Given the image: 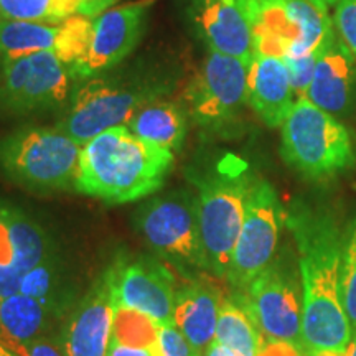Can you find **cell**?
I'll list each match as a JSON object with an SVG mask.
<instances>
[{
	"label": "cell",
	"mask_w": 356,
	"mask_h": 356,
	"mask_svg": "<svg viewBox=\"0 0 356 356\" xmlns=\"http://www.w3.org/2000/svg\"><path fill=\"white\" fill-rule=\"evenodd\" d=\"M10 348L19 356H66L63 345L51 340L47 335L29 341V343L10 346Z\"/></svg>",
	"instance_id": "32"
},
{
	"label": "cell",
	"mask_w": 356,
	"mask_h": 356,
	"mask_svg": "<svg viewBox=\"0 0 356 356\" xmlns=\"http://www.w3.org/2000/svg\"><path fill=\"white\" fill-rule=\"evenodd\" d=\"M307 356H346V350H337V348H322L305 353Z\"/></svg>",
	"instance_id": "37"
},
{
	"label": "cell",
	"mask_w": 356,
	"mask_h": 356,
	"mask_svg": "<svg viewBox=\"0 0 356 356\" xmlns=\"http://www.w3.org/2000/svg\"><path fill=\"white\" fill-rule=\"evenodd\" d=\"M256 356H305V351L286 340H264Z\"/></svg>",
	"instance_id": "33"
},
{
	"label": "cell",
	"mask_w": 356,
	"mask_h": 356,
	"mask_svg": "<svg viewBox=\"0 0 356 356\" xmlns=\"http://www.w3.org/2000/svg\"><path fill=\"white\" fill-rule=\"evenodd\" d=\"M137 228L163 259L210 273L200 236L197 198L185 190L145 202L137 211Z\"/></svg>",
	"instance_id": "11"
},
{
	"label": "cell",
	"mask_w": 356,
	"mask_h": 356,
	"mask_svg": "<svg viewBox=\"0 0 356 356\" xmlns=\"http://www.w3.org/2000/svg\"><path fill=\"white\" fill-rule=\"evenodd\" d=\"M305 356H307V355H305Z\"/></svg>",
	"instance_id": "41"
},
{
	"label": "cell",
	"mask_w": 356,
	"mask_h": 356,
	"mask_svg": "<svg viewBox=\"0 0 356 356\" xmlns=\"http://www.w3.org/2000/svg\"><path fill=\"white\" fill-rule=\"evenodd\" d=\"M78 84L55 53H35L0 65V118L61 108Z\"/></svg>",
	"instance_id": "10"
},
{
	"label": "cell",
	"mask_w": 356,
	"mask_h": 356,
	"mask_svg": "<svg viewBox=\"0 0 356 356\" xmlns=\"http://www.w3.org/2000/svg\"><path fill=\"white\" fill-rule=\"evenodd\" d=\"M341 296H343V307L353 338L356 337V216L351 218L345 226Z\"/></svg>",
	"instance_id": "27"
},
{
	"label": "cell",
	"mask_w": 356,
	"mask_h": 356,
	"mask_svg": "<svg viewBox=\"0 0 356 356\" xmlns=\"http://www.w3.org/2000/svg\"><path fill=\"white\" fill-rule=\"evenodd\" d=\"M168 81L142 76H92L79 83L55 126L79 145L109 129L127 126L147 102L165 97Z\"/></svg>",
	"instance_id": "4"
},
{
	"label": "cell",
	"mask_w": 356,
	"mask_h": 356,
	"mask_svg": "<svg viewBox=\"0 0 356 356\" xmlns=\"http://www.w3.org/2000/svg\"><path fill=\"white\" fill-rule=\"evenodd\" d=\"M0 356H19L15 353V351H13L10 346H7L6 343H2V341H0Z\"/></svg>",
	"instance_id": "39"
},
{
	"label": "cell",
	"mask_w": 356,
	"mask_h": 356,
	"mask_svg": "<svg viewBox=\"0 0 356 356\" xmlns=\"http://www.w3.org/2000/svg\"><path fill=\"white\" fill-rule=\"evenodd\" d=\"M127 129L149 144L175 152L184 145L188 132V113L184 104L159 97L137 111Z\"/></svg>",
	"instance_id": "21"
},
{
	"label": "cell",
	"mask_w": 356,
	"mask_h": 356,
	"mask_svg": "<svg viewBox=\"0 0 356 356\" xmlns=\"http://www.w3.org/2000/svg\"><path fill=\"white\" fill-rule=\"evenodd\" d=\"M109 270L115 304L139 310L162 325L173 322L177 289L165 267L150 261H137Z\"/></svg>",
	"instance_id": "16"
},
{
	"label": "cell",
	"mask_w": 356,
	"mask_h": 356,
	"mask_svg": "<svg viewBox=\"0 0 356 356\" xmlns=\"http://www.w3.org/2000/svg\"><path fill=\"white\" fill-rule=\"evenodd\" d=\"M81 149L56 126L20 127L0 137V173L32 191L74 190Z\"/></svg>",
	"instance_id": "6"
},
{
	"label": "cell",
	"mask_w": 356,
	"mask_h": 356,
	"mask_svg": "<svg viewBox=\"0 0 356 356\" xmlns=\"http://www.w3.org/2000/svg\"><path fill=\"white\" fill-rule=\"evenodd\" d=\"M155 0H136L109 8L92 19L89 48L71 68L78 84L118 66L136 50Z\"/></svg>",
	"instance_id": "13"
},
{
	"label": "cell",
	"mask_w": 356,
	"mask_h": 356,
	"mask_svg": "<svg viewBox=\"0 0 356 356\" xmlns=\"http://www.w3.org/2000/svg\"><path fill=\"white\" fill-rule=\"evenodd\" d=\"M115 2H118V0H79L78 15L95 19V17L101 15L102 12L113 8Z\"/></svg>",
	"instance_id": "34"
},
{
	"label": "cell",
	"mask_w": 356,
	"mask_h": 356,
	"mask_svg": "<svg viewBox=\"0 0 356 356\" xmlns=\"http://www.w3.org/2000/svg\"><path fill=\"white\" fill-rule=\"evenodd\" d=\"M297 96L284 58L254 53L249 63L248 104L267 127H280Z\"/></svg>",
	"instance_id": "18"
},
{
	"label": "cell",
	"mask_w": 356,
	"mask_h": 356,
	"mask_svg": "<svg viewBox=\"0 0 356 356\" xmlns=\"http://www.w3.org/2000/svg\"><path fill=\"white\" fill-rule=\"evenodd\" d=\"M323 51L325 50L309 53V55H302V56L286 58V60H284L289 68V73H291L292 88L297 97L305 96L307 89H309L312 83V78H314L315 68H317V63Z\"/></svg>",
	"instance_id": "31"
},
{
	"label": "cell",
	"mask_w": 356,
	"mask_h": 356,
	"mask_svg": "<svg viewBox=\"0 0 356 356\" xmlns=\"http://www.w3.org/2000/svg\"><path fill=\"white\" fill-rule=\"evenodd\" d=\"M236 293L266 340H286L304 350V292L299 262L292 252L275 256L243 292Z\"/></svg>",
	"instance_id": "8"
},
{
	"label": "cell",
	"mask_w": 356,
	"mask_h": 356,
	"mask_svg": "<svg viewBox=\"0 0 356 356\" xmlns=\"http://www.w3.org/2000/svg\"><path fill=\"white\" fill-rule=\"evenodd\" d=\"M356 60L335 35L320 56L305 99L332 115H343L353 106Z\"/></svg>",
	"instance_id": "19"
},
{
	"label": "cell",
	"mask_w": 356,
	"mask_h": 356,
	"mask_svg": "<svg viewBox=\"0 0 356 356\" xmlns=\"http://www.w3.org/2000/svg\"><path fill=\"white\" fill-rule=\"evenodd\" d=\"M332 20L338 38L356 60V0H338Z\"/></svg>",
	"instance_id": "30"
},
{
	"label": "cell",
	"mask_w": 356,
	"mask_h": 356,
	"mask_svg": "<svg viewBox=\"0 0 356 356\" xmlns=\"http://www.w3.org/2000/svg\"><path fill=\"white\" fill-rule=\"evenodd\" d=\"M78 8L79 0H0V20L60 24Z\"/></svg>",
	"instance_id": "26"
},
{
	"label": "cell",
	"mask_w": 356,
	"mask_h": 356,
	"mask_svg": "<svg viewBox=\"0 0 356 356\" xmlns=\"http://www.w3.org/2000/svg\"><path fill=\"white\" fill-rule=\"evenodd\" d=\"M113 275L108 270L79 302L65 328L66 356H106L114 317Z\"/></svg>",
	"instance_id": "17"
},
{
	"label": "cell",
	"mask_w": 356,
	"mask_h": 356,
	"mask_svg": "<svg viewBox=\"0 0 356 356\" xmlns=\"http://www.w3.org/2000/svg\"><path fill=\"white\" fill-rule=\"evenodd\" d=\"M286 225L296 243L304 292V351L346 350L351 328L341 296L345 228L332 208L305 200L291 204Z\"/></svg>",
	"instance_id": "1"
},
{
	"label": "cell",
	"mask_w": 356,
	"mask_h": 356,
	"mask_svg": "<svg viewBox=\"0 0 356 356\" xmlns=\"http://www.w3.org/2000/svg\"><path fill=\"white\" fill-rule=\"evenodd\" d=\"M280 155L292 170L314 181L332 180L356 165L348 129L305 97H297L280 126Z\"/></svg>",
	"instance_id": "5"
},
{
	"label": "cell",
	"mask_w": 356,
	"mask_h": 356,
	"mask_svg": "<svg viewBox=\"0 0 356 356\" xmlns=\"http://www.w3.org/2000/svg\"><path fill=\"white\" fill-rule=\"evenodd\" d=\"M175 155L139 139L127 126L99 134L83 145L74 190L109 204L132 203L162 188Z\"/></svg>",
	"instance_id": "2"
},
{
	"label": "cell",
	"mask_w": 356,
	"mask_h": 356,
	"mask_svg": "<svg viewBox=\"0 0 356 356\" xmlns=\"http://www.w3.org/2000/svg\"><path fill=\"white\" fill-rule=\"evenodd\" d=\"M203 356H234L231 351L226 348V346H222L218 343V341H213L210 345V348L204 351Z\"/></svg>",
	"instance_id": "36"
},
{
	"label": "cell",
	"mask_w": 356,
	"mask_h": 356,
	"mask_svg": "<svg viewBox=\"0 0 356 356\" xmlns=\"http://www.w3.org/2000/svg\"><path fill=\"white\" fill-rule=\"evenodd\" d=\"M56 273L50 261H43L42 264L33 267L32 270L24 274L20 282V292L33 297L42 304L55 309L56 305Z\"/></svg>",
	"instance_id": "28"
},
{
	"label": "cell",
	"mask_w": 356,
	"mask_h": 356,
	"mask_svg": "<svg viewBox=\"0 0 356 356\" xmlns=\"http://www.w3.org/2000/svg\"><path fill=\"white\" fill-rule=\"evenodd\" d=\"M309 2H312V3H315V6H318V7H322V8H325V10H328L330 12V8H333L338 3V0H309Z\"/></svg>",
	"instance_id": "38"
},
{
	"label": "cell",
	"mask_w": 356,
	"mask_h": 356,
	"mask_svg": "<svg viewBox=\"0 0 356 356\" xmlns=\"http://www.w3.org/2000/svg\"><path fill=\"white\" fill-rule=\"evenodd\" d=\"M284 225L286 210L277 191L269 181L256 175L226 275L231 291L243 292L274 261Z\"/></svg>",
	"instance_id": "12"
},
{
	"label": "cell",
	"mask_w": 356,
	"mask_h": 356,
	"mask_svg": "<svg viewBox=\"0 0 356 356\" xmlns=\"http://www.w3.org/2000/svg\"><path fill=\"white\" fill-rule=\"evenodd\" d=\"M106 356H157V353L152 350L147 348H134V346H127L118 341L111 340L108 355Z\"/></svg>",
	"instance_id": "35"
},
{
	"label": "cell",
	"mask_w": 356,
	"mask_h": 356,
	"mask_svg": "<svg viewBox=\"0 0 356 356\" xmlns=\"http://www.w3.org/2000/svg\"><path fill=\"white\" fill-rule=\"evenodd\" d=\"M160 327H162V323H159L149 315L131 309V307L115 304L111 340L134 346V348L152 350L157 353Z\"/></svg>",
	"instance_id": "25"
},
{
	"label": "cell",
	"mask_w": 356,
	"mask_h": 356,
	"mask_svg": "<svg viewBox=\"0 0 356 356\" xmlns=\"http://www.w3.org/2000/svg\"><path fill=\"white\" fill-rule=\"evenodd\" d=\"M225 293L210 279H193L177 291L173 323L200 353L215 341L218 315Z\"/></svg>",
	"instance_id": "20"
},
{
	"label": "cell",
	"mask_w": 356,
	"mask_h": 356,
	"mask_svg": "<svg viewBox=\"0 0 356 356\" xmlns=\"http://www.w3.org/2000/svg\"><path fill=\"white\" fill-rule=\"evenodd\" d=\"M330 12L309 0H256L254 53L292 58L322 51L335 38Z\"/></svg>",
	"instance_id": "7"
},
{
	"label": "cell",
	"mask_w": 356,
	"mask_h": 356,
	"mask_svg": "<svg viewBox=\"0 0 356 356\" xmlns=\"http://www.w3.org/2000/svg\"><path fill=\"white\" fill-rule=\"evenodd\" d=\"M256 0H195V20L210 51L251 63Z\"/></svg>",
	"instance_id": "15"
},
{
	"label": "cell",
	"mask_w": 356,
	"mask_h": 356,
	"mask_svg": "<svg viewBox=\"0 0 356 356\" xmlns=\"http://www.w3.org/2000/svg\"><path fill=\"white\" fill-rule=\"evenodd\" d=\"M0 220L10 238L17 267L22 275L48 259L47 236L25 213L8 203H0Z\"/></svg>",
	"instance_id": "24"
},
{
	"label": "cell",
	"mask_w": 356,
	"mask_h": 356,
	"mask_svg": "<svg viewBox=\"0 0 356 356\" xmlns=\"http://www.w3.org/2000/svg\"><path fill=\"white\" fill-rule=\"evenodd\" d=\"M92 19L73 15L60 24L0 20V65L35 53H55L73 66L86 55Z\"/></svg>",
	"instance_id": "14"
},
{
	"label": "cell",
	"mask_w": 356,
	"mask_h": 356,
	"mask_svg": "<svg viewBox=\"0 0 356 356\" xmlns=\"http://www.w3.org/2000/svg\"><path fill=\"white\" fill-rule=\"evenodd\" d=\"M249 63L210 51L185 89L188 118L203 131L225 134L238 126L248 108Z\"/></svg>",
	"instance_id": "9"
},
{
	"label": "cell",
	"mask_w": 356,
	"mask_h": 356,
	"mask_svg": "<svg viewBox=\"0 0 356 356\" xmlns=\"http://www.w3.org/2000/svg\"><path fill=\"white\" fill-rule=\"evenodd\" d=\"M256 175L236 155L195 177L200 236L210 273L226 279Z\"/></svg>",
	"instance_id": "3"
},
{
	"label": "cell",
	"mask_w": 356,
	"mask_h": 356,
	"mask_svg": "<svg viewBox=\"0 0 356 356\" xmlns=\"http://www.w3.org/2000/svg\"><path fill=\"white\" fill-rule=\"evenodd\" d=\"M51 310V307L22 292L0 300V341L15 346L44 337Z\"/></svg>",
	"instance_id": "22"
},
{
	"label": "cell",
	"mask_w": 356,
	"mask_h": 356,
	"mask_svg": "<svg viewBox=\"0 0 356 356\" xmlns=\"http://www.w3.org/2000/svg\"><path fill=\"white\" fill-rule=\"evenodd\" d=\"M22 273L17 267L10 238L0 220V300L7 299L13 293L20 292Z\"/></svg>",
	"instance_id": "29"
},
{
	"label": "cell",
	"mask_w": 356,
	"mask_h": 356,
	"mask_svg": "<svg viewBox=\"0 0 356 356\" xmlns=\"http://www.w3.org/2000/svg\"><path fill=\"white\" fill-rule=\"evenodd\" d=\"M259 327L236 292L222 297L215 341L234 356H256L264 343Z\"/></svg>",
	"instance_id": "23"
},
{
	"label": "cell",
	"mask_w": 356,
	"mask_h": 356,
	"mask_svg": "<svg viewBox=\"0 0 356 356\" xmlns=\"http://www.w3.org/2000/svg\"><path fill=\"white\" fill-rule=\"evenodd\" d=\"M346 356H356V337L351 338L350 345L346 346Z\"/></svg>",
	"instance_id": "40"
}]
</instances>
